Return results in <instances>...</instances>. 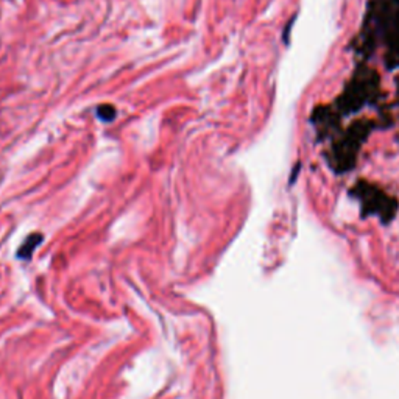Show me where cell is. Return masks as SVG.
I'll list each match as a JSON object with an SVG mask.
<instances>
[{
    "instance_id": "obj_1",
    "label": "cell",
    "mask_w": 399,
    "mask_h": 399,
    "mask_svg": "<svg viewBox=\"0 0 399 399\" xmlns=\"http://www.w3.org/2000/svg\"><path fill=\"white\" fill-rule=\"evenodd\" d=\"M44 241V236L41 234V232H34V234H30L23 243L21 245V248L17 249V258L22 259V260H28L32 259V256L34 253V249H37L41 243Z\"/></svg>"
},
{
    "instance_id": "obj_2",
    "label": "cell",
    "mask_w": 399,
    "mask_h": 399,
    "mask_svg": "<svg viewBox=\"0 0 399 399\" xmlns=\"http://www.w3.org/2000/svg\"><path fill=\"white\" fill-rule=\"evenodd\" d=\"M117 116V110L112 105H100L97 108V117L102 122H112Z\"/></svg>"
}]
</instances>
